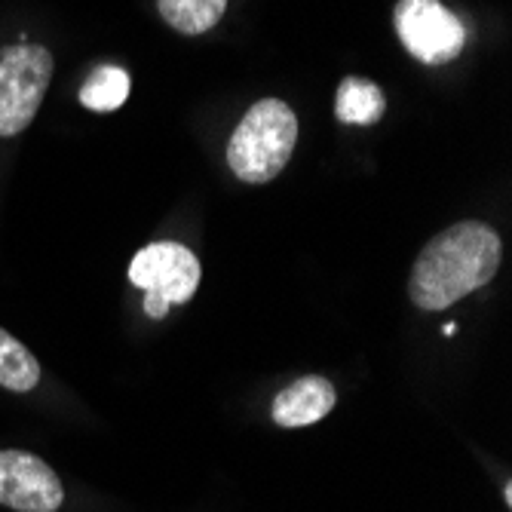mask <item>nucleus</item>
I'll use <instances>...</instances> for the list:
<instances>
[{
	"mask_svg": "<svg viewBox=\"0 0 512 512\" xmlns=\"http://www.w3.org/2000/svg\"><path fill=\"white\" fill-rule=\"evenodd\" d=\"M503 243L485 221H460L436 234L417 255L408 295L421 310H445L488 286L500 270Z\"/></svg>",
	"mask_w": 512,
	"mask_h": 512,
	"instance_id": "nucleus-1",
	"label": "nucleus"
},
{
	"mask_svg": "<svg viewBox=\"0 0 512 512\" xmlns=\"http://www.w3.org/2000/svg\"><path fill=\"white\" fill-rule=\"evenodd\" d=\"M298 145V117L279 102L264 99L246 111L240 126L230 135L227 166L246 184H267L292 160Z\"/></svg>",
	"mask_w": 512,
	"mask_h": 512,
	"instance_id": "nucleus-2",
	"label": "nucleus"
},
{
	"mask_svg": "<svg viewBox=\"0 0 512 512\" xmlns=\"http://www.w3.org/2000/svg\"><path fill=\"white\" fill-rule=\"evenodd\" d=\"M200 258L181 243H151L129 264V283L145 292V313L163 319L172 304L191 301L200 286Z\"/></svg>",
	"mask_w": 512,
	"mask_h": 512,
	"instance_id": "nucleus-3",
	"label": "nucleus"
},
{
	"mask_svg": "<svg viewBox=\"0 0 512 512\" xmlns=\"http://www.w3.org/2000/svg\"><path fill=\"white\" fill-rule=\"evenodd\" d=\"M53 80V53L37 43H16L0 56V135H19L34 120Z\"/></svg>",
	"mask_w": 512,
	"mask_h": 512,
	"instance_id": "nucleus-4",
	"label": "nucleus"
},
{
	"mask_svg": "<svg viewBox=\"0 0 512 512\" xmlns=\"http://www.w3.org/2000/svg\"><path fill=\"white\" fill-rule=\"evenodd\" d=\"M393 25L405 50L424 65H445L460 56L467 28L439 0H399Z\"/></svg>",
	"mask_w": 512,
	"mask_h": 512,
	"instance_id": "nucleus-5",
	"label": "nucleus"
},
{
	"mask_svg": "<svg viewBox=\"0 0 512 512\" xmlns=\"http://www.w3.org/2000/svg\"><path fill=\"white\" fill-rule=\"evenodd\" d=\"M62 500L59 476L37 454L0 451V503L16 512H56Z\"/></svg>",
	"mask_w": 512,
	"mask_h": 512,
	"instance_id": "nucleus-6",
	"label": "nucleus"
},
{
	"mask_svg": "<svg viewBox=\"0 0 512 512\" xmlns=\"http://www.w3.org/2000/svg\"><path fill=\"white\" fill-rule=\"evenodd\" d=\"M338 402L335 384L325 381L322 375H307L292 381L283 393H276L270 417L276 427L286 430H301L310 424H319Z\"/></svg>",
	"mask_w": 512,
	"mask_h": 512,
	"instance_id": "nucleus-7",
	"label": "nucleus"
},
{
	"mask_svg": "<svg viewBox=\"0 0 512 512\" xmlns=\"http://www.w3.org/2000/svg\"><path fill=\"white\" fill-rule=\"evenodd\" d=\"M387 111V99L375 80L365 77H344L338 86L335 114L347 126H375Z\"/></svg>",
	"mask_w": 512,
	"mask_h": 512,
	"instance_id": "nucleus-8",
	"label": "nucleus"
},
{
	"mask_svg": "<svg viewBox=\"0 0 512 512\" xmlns=\"http://www.w3.org/2000/svg\"><path fill=\"white\" fill-rule=\"evenodd\" d=\"M129 99V74L117 65H99L80 86V102L89 111H117Z\"/></svg>",
	"mask_w": 512,
	"mask_h": 512,
	"instance_id": "nucleus-9",
	"label": "nucleus"
},
{
	"mask_svg": "<svg viewBox=\"0 0 512 512\" xmlns=\"http://www.w3.org/2000/svg\"><path fill=\"white\" fill-rule=\"evenodd\" d=\"M40 381V362L34 353L19 344L10 332L0 329V387L13 393H28Z\"/></svg>",
	"mask_w": 512,
	"mask_h": 512,
	"instance_id": "nucleus-10",
	"label": "nucleus"
},
{
	"mask_svg": "<svg viewBox=\"0 0 512 512\" xmlns=\"http://www.w3.org/2000/svg\"><path fill=\"white\" fill-rule=\"evenodd\" d=\"M160 16L181 34H206L227 10V0H157Z\"/></svg>",
	"mask_w": 512,
	"mask_h": 512,
	"instance_id": "nucleus-11",
	"label": "nucleus"
}]
</instances>
